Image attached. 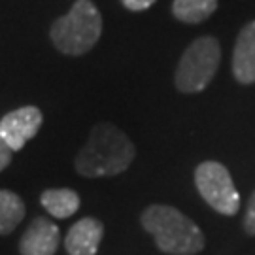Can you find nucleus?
<instances>
[{"instance_id": "1", "label": "nucleus", "mask_w": 255, "mask_h": 255, "mask_svg": "<svg viewBox=\"0 0 255 255\" xmlns=\"http://www.w3.org/2000/svg\"><path fill=\"white\" fill-rule=\"evenodd\" d=\"M136 155V147L112 123L91 128L85 146L76 155V170L85 178H104L125 172Z\"/></svg>"}, {"instance_id": "2", "label": "nucleus", "mask_w": 255, "mask_h": 255, "mask_svg": "<svg viewBox=\"0 0 255 255\" xmlns=\"http://www.w3.org/2000/svg\"><path fill=\"white\" fill-rule=\"evenodd\" d=\"M140 219L144 229L155 238L157 248L164 254L195 255L204 248V235L201 229L172 206H147Z\"/></svg>"}, {"instance_id": "3", "label": "nucleus", "mask_w": 255, "mask_h": 255, "mask_svg": "<svg viewBox=\"0 0 255 255\" xmlns=\"http://www.w3.org/2000/svg\"><path fill=\"white\" fill-rule=\"evenodd\" d=\"M102 32L101 11L91 0H76L72 9L51 27V40L64 55H83L95 47Z\"/></svg>"}, {"instance_id": "4", "label": "nucleus", "mask_w": 255, "mask_h": 255, "mask_svg": "<svg viewBox=\"0 0 255 255\" xmlns=\"http://www.w3.org/2000/svg\"><path fill=\"white\" fill-rule=\"evenodd\" d=\"M221 61V47L214 36L197 38L185 49L176 70V87L180 93L191 95L208 87L218 72Z\"/></svg>"}, {"instance_id": "5", "label": "nucleus", "mask_w": 255, "mask_h": 255, "mask_svg": "<svg viewBox=\"0 0 255 255\" xmlns=\"http://www.w3.org/2000/svg\"><path fill=\"white\" fill-rule=\"evenodd\" d=\"M195 185L202 199L223 216H235L240 210V195L229 170L221 163L206 161L195 170Z\"/></svg>"}, {"instance_id": "6", "label": "nucleus", "mask_w": 255, "mask_h": 255, "mask_svg": "<svg viewBox=\"0 0 255 255\" xmlns=\"http://www.w3.org/2000/svg\"><path fill=\"white\" fill-rule=\"evenodd\" d=\"M44 116L36 106H23L0 119V138L11 151H19L30 138L38 134Z\"/></svg>"}, {"instance_id": "7", "label": "nucleus", "mask_w": 255, "mask_h": 255, "mask_svg": "<svg viewBox=\"0 0 255 255\" xmlns=\"http://www.w3.org/2000/svg\"><path fill=\"white\" fill-rule=\"evenodd\" d=\"M61 242V233L53 221L46 218H36L23 238L19 240V254L21 255H55Z\"/></svg>"}, {"instance_id": "8", "label": "nucleus", "mask_w": 255, "mask_h": 255, "mask_svg": "<svg viewBox=\"0 0 255 255\" xmlns=\"http://www.w3.org/2000/svg\"><path fill=\"white\" fill-rule=\"evenodd\" d=\"M104 235V225L95 218H83L74 223L64 238L68 255H97Z\"/></svg>"}, {"instance_id": "9", "label": "nucleus", "mask_w": 255, "mask_h": 255, "mask_svg": "<svg viewBox=\"0 0 255 255\" xmlns=\"http://www.w3.org/2000/svg\"><path fill=\"white\" fill-rule=\"evenodd\" d=\"M233 74L240 83H255V21L240 30L233 53Z\"/></svg>"}, {"instance_id": "10", "label": "nucleus", "mask_w": 255, "mask_h": 255, "mask_svg": "<svg viewBox=\"0 0 255 255\" xmlns=\"http://www.w3.org/2000/svg\"><path fill=\"white\" fill-rule=\"evenodd\" d=\"M42 206L49 212V216L57 219H66L80 210V195L72 189H47L40 197Z\"/></svg>"}, {"instance_id": "11", "label": "nucleus", "mask_w": 255, "mask_h": 255, "mask_svg": "<svg viewBox=\"0 0 255 255\" xmlns=\"http://www.w3.org/2000/svg\"><path fill=\"white\" fill-rule=\"evenodd\" d=\"M25 218V202L11 191L0 189V235H9Z\"/></svg>"}, {"instance_id": "12", "label": "nucleus", "mask_w": 255, "mask_h": 255, "mask_svg": "<svg viewBox=\"0 0 255 255\" xmlns=\"http://www.w3.org/2000/svg\"><path fill=\"white\" fill-rule=\"evenodd\" d=\"M218 9V0H174L172 13L183 23H201Z\"/></svg>"}, {"instance_id": "13", "label": "nucleus", "mask_w": 255, "mask_h": 255, "mask_svg": "<svg viewBox=\"0 0 255 255\" xmlns=\"http://www.w3.org/2000/svg\"><path fill=\"white\" fill-rule=\"evenodd\" d=\"M244 229L248 235H255V193L248 202L246 218H244Z\"/></svg>"}, {"instance_id": "14", "label": "nucleus", "mask_w": 255, "mask_h": 255, "mask_svg": "<svg viewBox=\"0 0 255 255\" xmlns=\"http://www.w3.org/2000/svg\"><path fill=\"white\" fill-rule=\"evenodd\" d=\"M11 155H13V151H11L8 144L0 138V170H4V168L11 163Z\"/></svg>"}, {"instance_id": "15", "label": "nucleus", "mask_w": 255, "mask_h": 255, "mask_svg": "<svg viewBox=\"0 0 255 255\" xmlns=\"http://www.w3.org/2000/svg\"><path fill=\"white\" fill-rule=\"evenodd\" d=\"M123 6L132 11H142V9H147L151 4H155V0H121Z\"/></svg>"}]
</instances>
